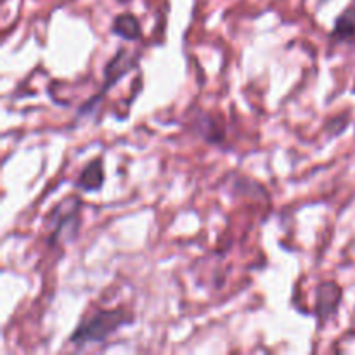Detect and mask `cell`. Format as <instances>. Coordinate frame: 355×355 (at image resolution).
Returning a JSON list of instances; mask_svg holds the SVG:
<instances>
[{
    "label": "cell",
    "mask_w": 355,
    "mask_h": 355,
    "mask_svg": "<svg viewBox=\"0 0 355 355\" xmlns=\"http://www.w3.org/2000/svg\"><path fill=\"white\" fill-rule=\"evenodd\" d=\"M111 31L125 40H139L141 38V24L134 14H120L114 17Z\"/></svg>",
    "instance_id": "cell-7"
},
{
    "label": "cell",
    "mask_w": 355,
    "mask_h": 355,
    "mask_svg": "<svg viewBox=\"0 0 355 355\" xmlns=\"http://www.w3.org/2000/svg\"><path fill=\"white\" fill-rule=\"evenodd\" d=\"M342 298V290L336 283H324L318 290V318L322 322L328 321L336 312Z\"/></svg>",
    "instance_id": "cell-4"
},
{
    "label": "cell",
    "mask_w": 355,
    "mask_h": 355,
    "mask_svg": "<svg viewBox=\"0 0 355 355\" xmlns=\"http://www.w3.org/2000/svg\"><path fill=\"white\" fill-rule=\"evenodd\" d=\"M137 61H139L137 52H130V49H120V51L113 55V59L107 62L106 69H104V85L103 89H101L99 96L90 99L89 103H87V107H82V111H87L89 107H94L92 104L96 103V101H99L101 97L106 94V90L110 89V87H113L121 76L127 75L128 71H132V69L137 66Z\"/></svg>",
    "instance_id": "cell-3"
},
{
    "label": "cell",
    "mask_w": 355,
    "mask_h": 355,
    "mask_svg": "<svg viewBox=\"0 0 355 355\" xmlns=\"http://www.w3.org/2000/svg\"><path fill=\"white\" fill-rule=\"evenodd\" d=\"M354 92H355V87H354Z\"/></svg>",
    "instance_id": "cell-8"
},
{
    "label": "cell",
    "mask_w": 355,
    "mask_h": 355,
    "mask_svg": "<svg viewBox=\"0 0 355 355\" xmlns=\"http://www.w3.org/2000/svg\"><path fill=\"white\" fill-rule=\"evenodd\" d=\"M80 208H82V203L75 196L66 198L54 208L49 217V222L52 224L49 243L52 246L59 245L61 241H68V239L71 241L75 238L80 227Z\"/></svg>",
    "instance_id": "cell-2"
},
{
    "label": "cell",
    "mask_w": 355,
    "mask_h": 355,
    "mask_svg": "<svg viewBox=\"0 0 355 355\" xmlns=\"http://www.w3.org/2000/svg\"><path fill=\"white\" fill-rule=\"evenodd\" d=\"M132 318L123 312L121 309H114V311H97L96 314L89 315L83 319L73 335L69 336V343L78 349L89 345H97L110 338L111 335L118 331L121 326L130 324Z\"/></svg>",
    "instance_id": "cell-1"
},
{
    "label": "cell",
    "mask_w": 355,
    "mask_h": 355,
    "mask_svg": "<svg viewBox=\"0 0 355 355\" xmlns=\"http://www.w3.org/2000/svg\"><path fill=\"white\" fill-rule=\"evenodd\" d=\"M331 37L336 42H355V3L336 17Z\"/></svg>",
    "instance_id": "cell-6"
},
{
    "label": "cell",
    "mask_w": 355,
    "mask_h": 355,
    "mask_svg": "<svg viewBox=\"0 0 355 355\" xmlns=\"http://www.w3.org/2000/svg\"><path fill=\"white\" fill-rule=\"evenodd\" d=\"M104 184V165L103 159L96 158L82 170V173L76 179L75 186L85 193H94L99 191Z\"/></svg>",
    "instance_id": "cell-5"
}]
</instances>
